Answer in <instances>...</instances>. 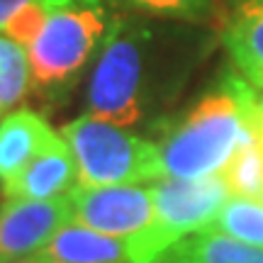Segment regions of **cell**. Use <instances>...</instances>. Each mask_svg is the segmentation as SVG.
<instances>
[{"instance_id":"7402d4cb","label":"cell","mask_w":263,"mask_h":263,"mask_svg":"<svg viewBox=\"0 0 263 263\" xmlns=\"http://www.w3.org/2000/svg\"><path fill=\"white\" fill-rule=\"evenodd\" d=\"M0 205H3V202H0Z\"/></svg>"},{"instance_id":"9a60e30c","label":"cell","mask_w":263,"mask_h":263,"mask_svg":"<svg viewBox=\"0 0 263 263\" xmlns=\"http://www.w3.org/2000/svg\"><path fill=\"white\" fill-rule=\"evenodd\" d=\"M129 12H139L146 17L185 22V25H205L215 17L217 0H120Z\"/></svg>"},{"instance_id":"7a4b0ae2","label":"cell","mask_w":263,"mask_h":263,"mask_svg":"<svg viewBox=\"0 0 263 263\" xmlns=\"http://www.w3.org/2000/svg\"><path fill=\"white\" fill-rule=\"evenodd\" d=\"M258 90L234 66L215 78L180 115L163 117L154 137L163 163V178L217 176L244 139Z\"/></svg>"},{"instance_id":"7c38bea8","label":"cell","mask_w":263,"mask_h":263,"mask_svg":"<svg viewBox=\"0 0 263 263\" xmlns=\"http://www.w3.org/2000/svg\"><path fill=\"white\" fill-rule=\"evenodd\" d=\"M171 251L185 263H263V249L241 244L212 229L183 239L171 246Z\"/></svg>"},{"instance_id":"8fae6325","label":"cell","mask_w":263,"mask_h":263,"mask_svg":"<svg viewBox=\"0 0 263 263\" xmlns=\"http://www.w3.org/2000/svg\"><path fill=\"white\" fill-rule=\"evenodd\" d=\"M44 263H129L122 239L68 222L32 256Z\"/></svg>"},{"instance_id":"52a82bcc","label":"cell","mask_w":263,"mask_h":263,"mask_svg":"<svg viewBox=\"0 0 263 263\" xmlns=\"http://www.w3.org/2000/svg\"><path fill=\"white\" fill-rule=\"evenodd\" d=\"M71 219L68 195L54 200L5 197L0 205V263L32 258Z\"/></svg>"},{"instance_id":"ffe728a7","label":"cell","mask_w":263,"mask_h":263,"mask_svg":"<svg viewBox=\"0 0 263 263\" xmlns=\"http://www.w3.org/2000/svg\"><path fill=\"white\" fill-rule=\"evenodd\" d=\"M229 3H232V5H239V3H241V0H229Z\"/></svg>"},{"instance_id":"3957f363","label":"cell","mask_w":263,"mask_h":263,"mask_svg":"<svg viewBox=\"0 0 263 263\" xmlns=\"http://www.w3.org/2000/svg\"><path fill=\"white\" fill-rule=\"evenodd\" d=\"M42 5L44 17L27 47L32 90L59 105L90 71L124 10L120 0H42Z\"/></svg>"},{"instance_id":"d6986e66","label":"cell","mask_w":263,"mask_h":263,"mask_svg":"<svg viewBox=\"0 0 263 263\" xmlns=\"http://www.w3.org/2000/svg\"><path fill=\"white\" fill-rule=\"evenodd\" d=\"M12 263H44V261H37V258H22V261H12Z\"/></svg>"},{"instance_id":"9c48e42d","label":"cell","mask_w":263,"mask_h":263,"mask_svg":"<svg viewBox=\"0 0 263 263\" xmlns=\"http://www.w3.org/2000/svg\"><path fill=\"white\" fill-rule=\"evenodd\" d=\"M47 117L29 107H17L0 117V188L17 178L22 168L57 137Z\"/></svg>"},{"instance_id":"ac0fdd59","label":"cell","mask_w":263,"mask_h":263,"mask_svg":"<svg viewBox=\"0 0 263 263\" xmlns=\"http://www.w3.org/2000/svg\"><path fill=\"white\" fill-rule=\"evenodd\" d=\"M258 120H261L263 127V90H258Z\"/></svg>"},{"instance_id":"5b68a950","label":"cell","mask_w":263,"mask_h":263,"mask_svg":"<svg viewBox=\"0 0 263 263\" xmlns=\"http://www.w3.org/2000/svg\"><path fill=\"white\" fill-rule=\"evenodd\" d=\"M154 188V219L146 232L127 241L129 263H154L171 246L210 229L219 207L232 195L224 180L205 178H161Z\"/></svg>"},{"instance_id":"6da1fadb","label":"cell","mask_w":263,"mask_h":263,"mask_svg":"<svg viewBox=\"0 0 263 263\" xmlns=\"http://www.w3.org/2000/svg\"><path fill=\"white\" fill-rule=\"evenodd\" d=\"M205 49L193 25L124 10L88 71L85 112L127 129H154Z\"/></svg>"},{"instance_id":"277c9868","label":"cell","mask_w":263,"mask_h":263,"mask_svg":"<svg viewBox=\"0 0 263 263\" xmlns=\"http://www.w3.org/2000/svg\"><path fill=\"white\" fill-rule=\"evenodd\" d=\"M61 137L78 166V188L141 185L163 178L159 146L151 137L88 112L66 122Z\"/></svg>"},{"instance_id":"e0dca14e","label":"cell","mask_w":263,"mask_h":263,"mask_svg":"<svg viewBox=\"0 0 263 263\" xmlns=\"http://www.w3.org/2000/svg\"><path fill=\"white\" fill-rule=\"evenodd\" d=\"M154 263H185V261H183V258H180L178 254H173V251L168 249V251H163V254H161Z\"/></svg>"},{"instance_id":"4fadbf2b","label":"cell","mask_w":263,"mask_h":263,"mask_svg":"<svg viewBox=\"0 0 263 263\" xmlns=\"http://www.w3.org/2000/svg\"><path fill=\"white\" fill-rule=\"evenodd\" d=\"M32 93L27 49L0 32V117L17 110Z\"/></svg>"},{"instance_id":"8992f818","label":"cell","mask_w":263,"mask_h":263,"mask_svg":"<svg viewBox=\"0 0 263 263\" xmlns=\"http://www.w3.org/2000/svg\"><path fill=\"white\" fill-rule=\"evenodd\" d=\"M71 222L100 234L122 239L124 244L146 232L154 219V188L141 185H98L71 193Z\"/></svg>"},{"instance_id":"44dd1931","label":"cell","mask_w":263,"mask_h":263,"mask_svg":"<svg viewBox=\"0 0 263 263\" xmlns=\"http://www.w3.org/2000/svg\"><path fill=\"white\" fill-rule=\"evenodd\" d=\"M261 202H263V193H261Z\"/></svg>"},{"instance_id":"30bf717a","label":"cell","mask_w":263,"mask_h":263,"mask_svg":"<svg viewBox=\"0 0 263 263\" xmlns=\"http://www.w3.org/2000/svg\"><path fill=\"white\" fill-rule=\"evenodd\" d=\"M222 44L232 66L256 90H263V0L234 5L222 29Z\"/></svg>"},{"instance_id":"5bb4252c","label":"cell","mask_w":263,"mask_h":263,"mask_svg":"<svg viewBox=\"0 0 263 263\" xmlns=\"http://www.w3.org/2000/svg\"><path fill=\"white\" fill-rule=\"evenodd\" d=\"M210 229L241 244L263 249V202L256 197L229 195Z\"/></svg>"},{"instance_id":"2e32d148","label":"cell","mask_w":263,"mask_h":263,"mask_svg":"<svg viewBox=\"0 0 263 263\" xmlns=\"http://www.w3.org/2000/svg\"><path fill=\"white\" fill-rule=\"evenodd\" d=\"M32 0H0V32L5 29L10 20L17 15L22 8H27Z\"/></svg>"},{"instance_id":"ba28073f","label":"cell","mask_w":263,"mask_h":263,"mask_svg":"<svg viewBox=\"0 0 263 263\" xmlns=\"http://www.w3.org/2000/svg\"><path fill=\"white\" fill-rule=\"evenodd\" d=\"M76 188H78V166L66 139L57 134L22 168L17 178L3 188V195L25 197V200H54L71 195Z\"/></svg>"}]
</instances>
